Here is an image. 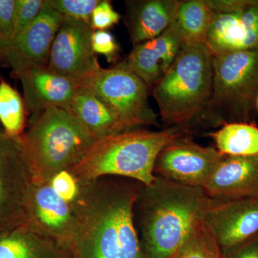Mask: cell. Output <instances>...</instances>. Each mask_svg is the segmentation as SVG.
<instances>
[{"label": "cell", "instance_id": "cell-27", "mask_svg": "<svg viewBox=\"0 0 258 258\" xmlns=\"http://www.w3.org/2000/svg\"><path fill=\"white\" fill-rule=\"evenodd\" d=\"M91 43L95 54L105 56L109 63L116 62L119 57V45L111 32L107 30L93 31Z\"/></svg>", "mask_w": 258, "mask_h": 258}, {"label": "cell", "instance_id": "cell-21", "mask_svg": "<svg viewBox=\"0 0 258 258\" xmlns=\"http://www.w3.org/2000/svg\"><path fill=\"white\" fill-rule=\"evenodd\" d=\"M209 135L223 155L244 157L258 154V127L252 123H226Z\"/></svg>", "mask_w": 258, "mask_h": 258}, {"label": "cell", "instance_id": "cell-34", "mask_svg": "<svg viewBox=\"0 0 258 258\" xmlns=\"http://www.w3.org/2000/svg\"><path fill=\"white\" fill-rule=\"evenodd\" d=\"M256 109H257V111H258V97H257V101H256Z\"/></svg>", "mask_w": 258, "mask_h": 258}, {"label": "cell", "instance_id": "cell-18", "mask_svg": "<svg viewBox=\"0 0 258 258\" xmlns=\"http://www.w3.org/2000/svg\"><path fill=\"white\" fill-rule=\"evenodd\" d=\"M181 1L125 2L124 23L133 45L155 38L175 23Z\"/></svg>", "mask_w": 258, "mask_h": 258}, {"label": "cell", "instance_id": "cell-30", "mask_svg": "<svg viewBox=\"0 0 258 258\" xmlns=\"http://www.w3.org/2000/svg\"><path fill=\"white\" fill-rule=\"evenodd\" d=\"M17 0H0V34L13 38L16 19Z\"/></svg>", "mask_w": 258, "mask_h": 258}, {"label": "cell", "instance_id": "cell-10", "mask_svg": "<svg viewBox=\"0 0 258 258\" xmlns=\"http://www.w3.org/2000/svg\"><path fill=\"white\" fill-rule=\"evenodd\" d=\"M91 24L63 17L51 47L47 66L83 83L101 69L92 48Z\"/></svg>", "mask_w": 258, "mask_h": 258}, {"label": "cell", "instance_id": "cell-17", "mask_svg": "<svg viewBox=\"0 0 258 258\" xmlns=\"http://www.w3.org/2000/svg\"><path fill=\"white\" fill-rule=\"evenodd\" d=\"M203 189L216 200L258 198V154L224 156Z\"/></svg>", "mask_w": 258, "mask_h": 258}, {"label": "cell", "instance_id": "cell-20", "mask_svg": "<svg viewBox=\"0 0 258 258\" xmlns=\"http://www.w3.org/2000/svg\"><path fill=\"white\" fill-rule=\"evenodd\" d=\"M70 110L92 134L96 141L128 130L117 115L85 86H81Z\"/></svg>", "mask_w": 258, "mask_h": 258}, {"label": "cell", "instance_id": "cell-23", "mask_svg": "<svg viewBox=\"0 0 258 258\" xmlns=\"http://www.w3.org/2000/svg\"><path fill=\"white\" fill-rule=\"evenodd\" d=\"M25 105L20 93L6 81L0 82V122L9 137H20L25 126Z\"/></svg>", "mask_w": 258, "mask_h": 258}, {"label": "cell", "instance_id": "cell-28", "mask_svg": "<svg viewBox=\"0 0 258 258\" xmlns=\"http://www.w3.org/2000/svg\"><path fill=\"white\" fill-rule=\"evenodd\" d=\"M120 18L119 13L113 9L111 2L101 0L93 10L90 24L94 31L106 30L117 25Z\"/></svg>", "mask_w": 258, "mask_h": 258}, {"label": "cell", "instance_id": "cell-12", "mask_svg": "<svg viewBox=\"0 0 258 258\" xmlns=\"http://www.w3.org/2000/svg\"><path fill=\"white\" fill-rule=\"evenodd\" d=\"M25 225L69 251L74 225L72 203L62 198L50 181H33L27 202Z\"/></svg>", "mask_w": 258, "mask_h": 258}, {"label": "cell", "instance_id": "cell-33", "mask_svg": "<svg viewBox=\"0 0 258 258\" xmlns=\"http://www.w3.org/2000/svg\"><path fill=\"white\" fill-rule=\"evenodd\" d=\"M8 42V39L5 38L0 34V62L5 60V50H6Z\"/></svg>", "mask_w": 258, "mask_h": 258}, {"label": "cell", "instance_id": "cell-31", "mask_svg": "<svg viewBox=\"0 0 258 258\" xmlns=\"http://www.w3.org/2000/svg\"><path fill=\"white\" fill-rule=\"evenodd\" d=\"M223 258H258V235L247 242L222 252Z\"/></svg>", "mask_w": 258, "mask_h": 258}, {"label": "cell", "instance_id": "cell-13", "mask_svg": "<svg viewBox=\"0 0 258 258\" xmlns=\"http://www.w3.org/2000/svg\"><path fill=\"white\" fill-rule=\"evenodd\" d=\"M63 16L44 1L37 18L17 36L8 40L5 61L15 75L33 66L48 62L51 47Z\"/></svg>", "mask_w": 258, "mask_h": 258}, {"label": "cell", "instance_id": "cell-7", "mask_svg": "<svg viewBox=\"0 0 258 258\" xmlns=\"http://www.w3.org/2000/svg\"><path fill=\"white\" fill-rule=\"evenodd\" d=\"M117 115L128 130L159 125L149 101L150 88L124 60L101 69L83 83Z\"/></svg>", "mask_w": 258, "mask_h": 258}, {"label": "cell", "instance_id": "cell-9", "mask_svg": "<svg viewBox=\"0 0 258 258\" xmlns=\"http://www.w3.org/2000/svg\"><path fill=\"white\" fill-rule=\"evenodd\" d=\"M216 148L182 136L163 148L154 166V175L187 186L204 187L224 157Z\"/></svg>", "mask_w": 258, "mask_h": 258}, {"label": "cell", "instance_id": "cell-2", "mask_svg": "<svg viewBox=\"0 0 258 258\" xmlns=\"http://www.w3.org/2000/svg\"><path fill=\"white\" fill-rule=\"evenodd\" d=\"M210 198L203 187L155 176L134 206L143 258H172L202 221Z\"/></svg>", "mask_w": 258, "mask_h": 258}, {"label": "cell", "instance_id": "cell-14", "mask_svg": "<svg viewBox=\"0 0 258 258\" xmlns=\"http://www.w3.org/2000/svg\"><path fill=\"white\" fill-rule=\"evenodd\" d=\"M23 88L25 108L32 115L51 108L70 109L82 83L57 74L47 64L33 66L17 75Z\"/></svg>", "mask_w": 258, "mask_h": 258}, {"label": "cell", "instance_id": "cell-29", "mask_svg": "<svg viewBox=\"0 0 258 258\" xmlns=\"http://www.w3.org/2000/svg\"><path fill=\"white\" fill-rule=\"evenodd\" d=\"M51 185L62 198L72 203L79 192V182L69 171H61L50 180Z\"/></svg>", "mask_w": 258, "mask_h": 258}, {"label": "cell", "instance_id": "cell-11", "mask_svg": "<svg viewBox=\"0 0 258 258\" xmlns=\"http://www.w3.org/2000/svg\"><path fill=\"white\" fill-rule=\"evenodd\" d=\"M203 222L222 252L233 248L258 235V198H210Z\"/></svg>", "mask_w": 258, "mask_h": 258}, {"label": "cell", "instance_id": "cell-24", "mask_svg": "<svg viewBox=\"0 0 258 258\" xmlns=\"http://www.w3.org/2000/svg\"><path fill=\"white\" fill-rule=\"evenodd\" d=\"M172 258H223V254L202 221Z\"/></svg>", "mask_w": 258, "mask_h": 258}, {"label": "cell", "instance_id": "cell-19", "mask_svg": "<svg viewBox=\"0 0 258 258\" xmlns=\"http://www.w3.org/2000/svg\"><path fill=\"white\" fill-rule=\"evenodd\" d=\"M0 258H71L69 251L23 225L0 235Z\"/></svg>", "mask_w": 258, "mask_h": 258}, {"label": "cell", "instance_id": "cell-26", "mask_svg": "<svg viewBox=\"0 0 258 258\" xmlns=\"http://www.w3.org/2000/svg\"><path fill=\"white\" fill-rule=\"evenodd\" d=\"M44 1L45 0H17L16 19L13 38L37 18L41 12Z\"/></svg>", "mask_w": 258, "mask_h": 258}, {"label": "cell", "instance_id": "cell-16", "mask_svg": "<svg viewBox=\"0 0 258 258\" xmlns=\"http://www.w3.org/2000/svg\"><path fill=\"white\" fill-rule=\"evenodd\" d=\"M184 42L175 21L155 38L133 45L124 62L152 89L175 60Z\"/></svg>", "mask_w": 258, "mask_h": 258}, {"label": "cell", "instance_id": "cell-5", "mask_svg": "<svg viewBox=\"0 0 258 258\" xmlns=\"http://www.w3.org/2000/svg\"><path fill=\"white\" fill-rule=\"evenodd\" d=\"M19 139L36 182L71 170L96 142L71 110L60 108L32 115L28 132Z\"/></svg>", "mask_w": 258, "mask_h": 258}, {"label": "cell", "instance_id": "cell-1", "mask_svg": "<svg viewBox=\"0 0 258 258\" xmlns=\"http://www.w3.org/2000/svg\"><path fill=\"white\" fill-rule=\"evenodd\" d=\"M78 182L71 258H143L134 206L144 184L113 176Z\"/></svg>", "mask_w": 258, "mask_h": 258}, {"label": "cell", "instance_id": "cell-22", "mask_svg": "<svg viewBox=\"0 0 258 258\" xmlns=\"http://www.w3.org/2000/svg\"><path fill=\"white\" fill-rule=\"evenodd\" d=\"M215 12L208 0L181 1L176 23L184 37V44H206Z\"/></svg>", "mask_w": 258, "mask_h": 258}, {"label": "cell", "instance_id": "cell-15", "mask_svg": "<svg viewBox=\"0 0 258 258\" xmlns=\"http://www.w3.org/2000/svg\"><path fill=\"white\" fill-rule=\"evenodd\" d=\"M205 45L213 56L258 50V0L239 11L215 13Z\"/></svg>", "mask_w": 258, "mask_h": 258}, {"label": "cell", "instance_id": "cell-8", "mask_svg": "<svg viewBox=\"0 0 258 258\" xmlns=\"http://www.w3.org/2000/svg\"><path fill=\"white\" fill-rule=\"evenodd\" d=\"M33 175L19 137L0 130V235L25 225Z\"/></svg>", "mask_w": 258, "mask_h": 258}, {"label": "cell", "instance_id": "cell-25", "mask_svg": "<svg viewBox=\"0 0 258 258\" xmlns=\"http://www.w3.org/2000/svg\"><path fill=\"white\" fill-rule=\"evenodd\" d=\"M46 2L62 16L90 23L91 15L100 0H46Z\"/></svg>", "mask_w": 258, "mask_h": 258}, {"label": "cell", "instance_id": "cell-3", "mask_svg": "<svg viewBox=\"0 0 258 258\" xmlns=\"http://www.w3.org/2000/svg\"><path fill=\"white\" fill-rule=\"evenodd\" d=\"M213 87V55L205 44H184L162 79L152 88L164 128L189 136L205 130Z\"/></svg>", "mask_w": 258, "mask_h": 258}, {"label": "cell", "instance_id": "cell-4", "mask_svg": "<svg viewBox=\"0 0 258 258\" xmlns=\"http://www.w3.org/2000/svg\"><path fill=\"white\" fill-rule=\"evenodd\" d=\"M182 136V129L137 128L96 141L82 160L69 171L78 181L113 176L149 185L155 178L154 166L166 144Z\"/></svg>", "mask_w": 258, "mask_h": 258}, {"label": "cell", "instance_id": "cell-32", "mask_svg": "<svg viewBox=\"0 0 258 258\" xmlns=\"http://www.w3.org/2000/svg\"><path fill=\"white\" fill-rule=\"evenodd\" d=\"M215 13H230L243 9L251 0H208Z\"/></svg>", "mask_w": 258, "mask_h": 258}, {"label": "cell", "instance_id": "cell-6", "mask_svg": "<svg viewBox=\"0 0 258 258\" xmlns=\"http://www.w3.org/2000/svg\"><path fill=\"white\" fill-rule=\"evenodd\" d=\"M258 97V50L213 56V87L205 128L249 123Z\"/></svg>", "mask_w": 258, "mask_h": 258}]
</instances>
